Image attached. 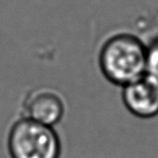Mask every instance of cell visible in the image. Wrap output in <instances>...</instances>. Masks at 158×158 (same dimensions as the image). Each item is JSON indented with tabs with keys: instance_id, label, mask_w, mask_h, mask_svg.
I'll return each instance as SVG.
<instances>
[{
	"instance_id": "1",
	"label": "cell",
	"mask_w": 158,
	"mask_h": 158,
	"mask_svg": "<svg viewBox=\"0 0 158 158\" xmlns=\"http://www.w3.org/2000/svg\"><path fill=\"white\" fill-rule=\"evenodd\" d=\"M100 67L108 80L125 86L146 74V47L132 34L114 35L101 49Z\"/></svg>"
},
{
	"instance_id": "2",
	"label": "cell",
	"mask_w": 158,
	"mask_h": 158,
	"mask_svg": "<svg viewBox=\"0 0 158 158\" xmlns=\"http://www.w3.org/2000/svg\"><path fill=\"white\" fill-rule=\"evenodd\" d=\"M7 146L11 158H59L60 154L56 131L27 117L11 127Z\"/></svg>"
},
{
	"instance_id": "3",
	"label": "cell",
	"mask_w": 158,
	"mask_h": 158,
	"mask_svg": "<svg viewBox=\"0 0 158 158\" xmlns=\"http://www.w3.org/2000/svg\"><path fill=\"white\" fill-rule=\"evenodd\" d=\"M123 101L131 113L141 118L158 114V79L149 74L124 86Z\"/></svg>"
},
{
	"instance_id": "4",
	"label": "cell",
	"mask_w": 158,
	"mask_h": 158,
	"mask_svg": "<svg viewBox=\"0 0 158 158\" xmlns=\"http://www.w3.org/2000/svg\"><path fill=\"white\" fill-rule=\"evenodd\" d=\"M24 106L27 118L51 127L59 123L64 113L63 98L57 92L48 88L30 93Z\"/></svg>"
},
{
	"instance_id": "5",
	"label": "cell",
	"mask_w": 158,
	"mask_h": 158,
	"mask_svg": "<svg viewBox=\"0 0 158 158\" xmlns=\"http://www.w3.org/2000/svg\"><path fill=\"white\" fill-rule=\"evenodd\" d=\"M146 72L158 79V38L146 48Z\"/></svg>"
}]
</instances>
